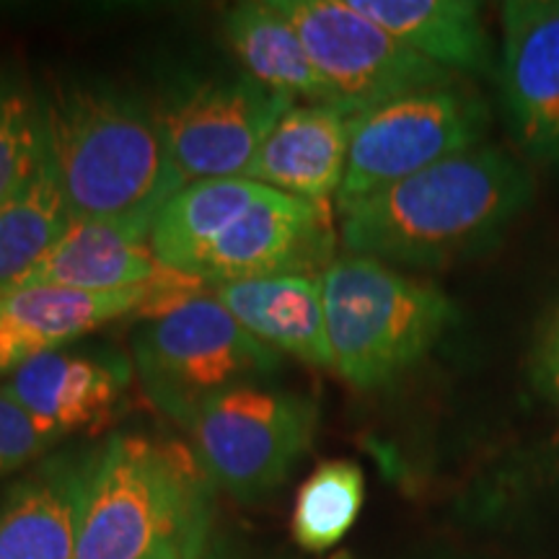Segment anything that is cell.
<instances>
[{
  "mask_svg": "<svg viewBox=\"0 0 559 559\" xmlns=\"http://www.w3.org/2000/svg\"><path fill=\"white\" fill-rule=\"evenodd\" d=\"M355 11L449 73H492L481 5L472 0H349Z\"/></svg>",
  "mask_w": 559,
  "mask_h": 559,
  "instance_id": "17",
  "label": "cell"
},
{
  "mask_svg": "<svg viewBox=\"0 0 559 559\" xmlns=\"http://www.w3.org/2000/svg\"><path fill=\"white\" fill-rule=\"evenodd\" d=\"M534 198L521 158L481 143L342 210L347 254L443 270L492 249Z\"/></svg>",
  "mask_w": 559,
  "mask_h": 559,
  "instance_id": "1",
  "label": "cell"
},
{
  "mask_svg": "<svg viewBox=\"0 0 559 559\" xmlns=\"http://www.w3.org/2000/svg\"><path fill=\"white\" fill-rule=\"evenodd\" d=\"M321 288L332 370L358 391L386 389L407 376L459 319L438 285L370 257H337Z\"/></svg>",
  "mask_w": 559,
  "mask_h": 559,
  "instance_id": "4",
  "label": "cell"
},
{
  "mask_svg": "<svg viewBox=\"0 0 559 559\" xmlns=\"http://www.w3.org/2000/svg\"><path fill=\"white\" fill-rule=\"evenodd\" d=\"M185 280L190 277H179V283H185ZM169 285H177V280L111 290L34 285V288L11 290L9 296L0 298V319L16 326L26 337L39 342L45 349H55L99 330L109 321L148 309L160 300Z\"/></svg>",
  "mask_w": 559,
  "mask_h": 559,
  "instance_id": "19",
  "label": "cell"
},
{
  "mask_svg": "<svg viewBox=\"0 0 559 559\" xmlns=\"http://www.w3.org/2000/svg\"><path fill=\"white\" fill-rule=\"evenodd\" d=\"M247 73L179 86L156 109L166 148L185 179L243 177L280 117L296 107Z\"/></svg>",
  "mask_w": 559,
  "mask_h": 559,
  "instance_id": "9",
  "label": "cell"
},
{
  "mask_svg": "<svg viewBox=\"0 0 559 559\" xmlns=\"http://www.w3.org/2000/svg\"><path fill=\"white\" fill-rule=\"evenodd\" d=\"M99 445H60L0 492V559H75Z\"/></svg>",
  "mask_w": 559,
  "mask_h": 559,
  "instance_id": "12",
  "label": "cell"
},
{
  "mask_svg": "<svg viewBox=\"0 0 559 559\" xmlns=\"http://www.w3.org/2000/svg\"><path fill=\"white\" fill-rule=\"evenodd\" d=\"M366 502V474L355 461L332 459L309 474L296 495L290 534L300 549L326 551L345 539Z\"/></svg>",
  "mask_w": 559,
  "mask_h": 559,
  "instance_id": "22",
  "label": "cell"
},
{
  "mask_svg": "<svg viewBox=\"0 0 559 559\" xmlns=\"http://www.w3.org/2000/svg\"><path fill=\"white\" fill-rule=\"evenodd\" d=\"M60 445H66V440L32 419L0 391V479L34 466Z\"/></svg>",
  "mask_w": 559,
  "mask_h": 559,
  "instance_id": "24",
  "label": "cell"
},
{
  "mask_svg": "<svg viewBox=\"0 0 559 559\" xmlns=\"http://www.w3.org/2000/svg\"><path fill=\"white\" fill-rule=\"evenodd\" d=\"M45 158L41 94L16 70H0V207L39 169Z\"/></svg>",
  "mask_w": 559,
  "mask_h": 559,
  "instance_id": "23",
  "label": "cell"
},
{
  "mask_svg": "<svg viewBox=\"0 0 559 559\" xmlns=\"http://www.w3.org/2000/svg\"><path fill=\"white\" fill-rule=\"evenodd\" d=\"M228 47L239 58L243 73L277 94L304 104H332L337 96L313 66L296 26L275 9L272 0L239 3L223 21Z\"/></svg>",
  "mask_w": 559,
  "mask_h": 559,
  "instance_id": "18",
  "label": "cell"
},
{
  "mask_svg": "<svg viewBox=\"0 0 559 559\" xmlns=\"http://www.w3.org/2000/svg\"><path fill=\"white\" fill-rule=\"evenodd\" d=\"M531 383L559 407V304L544 317L531 349Z\"/></svg>",
  "mask_w": 559,
  "mask_h": 559,
  "instance_id": "25",
  "label": "cell"
},
{
  "mask_svg": "<svg viewBox=\"0 0 559 559\" xmlns=\"http://www.w3.org/2000/svg\"><path fill=\"white\" fill-rule=\"evenodd\" d=\"M68 226L66 198L45 153L24 190L0 207V298L37 267Z\"/></svg>",
  "mask_w": 559,
  "mask_h": 559,
  "instance_id": "21",
  "label": "cell"
},
{
  "mask_svg": "<svg viewBox=\"0 0 559 559\" xmlns=\"http://www.w3.org/2000/svg\"><path fill=\"white\" fill-rule=\"evenodd\" d=\"M200 559H267V557L257 555V551H251L249 547H241L239 542L221 539V536L213 534V539H210Z\"/></svg>",
  "mask_w": 559,
  "mask_h": 559,
  "instance_id": "27",
  "label": "cell"
},
{
  "mask_svg": "<svg viewBox=\"0 0 559 559\" xmlns=\"http://www.w3.org/2000/svg\"><path fill=\"white\" fill-rule=\"evenodd\" d=\"M337 249L326 202H313L267 187L241 218L223 230L202 257L194 280H236L277 275H324Z\"/></svg>",
  "mask_w": 559,
  "mask_h": 559,
  "instance_id": "10",
  "label": "cell"
},
{
  "mask_svg": "<svg viewBox=\"0 0 559 559\" xmlns=\"http://www.w3.org/2000/svg\"><path fill=\"white\" fill-rule=\"evenodd\" d=\"M267 187L257 181L202 179L190 181L158 210L151 228V249L160 267L194 280L207 249L236 218L262 198Z\"/></svg>",
  "mask_w": 559,
  "mask_h": 559,
  "instance_id": "20",
  "label": "cell"
},
{
  "mask_svg": "<svg viewBox=\"0 0 559 559\" xmlns=\"http://www.w3.org/2000/svg\"><path fill=\"white\" fill-rule=\"evenodd\" d=\"M489 107L474 91L451 86L417 91L353 117L347 169L337 210L485 143Z\"/></svg>",
  "mask_w": 559,
  "mask_h": 559,
  "instance_id": "7",
  "label": "cell"
},
{
  "mask_svg": "<svg viewBox=\"0 0 559 559\" xmlns=\"http://www.w3.org/2000/svg\"><path fill=\"white\" fill-rule=\"evenodd\" d=\"M502 117L521 156L559 164V0L500 5Z\"/></svg>",
  "mask_w": 559,
  "mask_h": 559,
  "instance_id": "11",
  "label": "cell"
},
{
  "mask_svg": "<svg viewBox=\"0 0 559 559\" xmlns=\"http://www.w3.org/2000/svg\"><path fill=\"white\" fill-rule=\"evenodd\" d=\"M41 347L32 337H26L24 332H19L16 326L5 324L0 319V376L13 373V370L24 366L26 360H32L34 355H39Z\"/></svg>",
  "mask_w": 559,
  "mask_h": 559,
  "instance_id": "26",
  "label": "cell"
},
{
  "mask_svg": "<svg viewBox=\"0 0 559 559\" xmlns=\"http://www.w3.org/2000/svg\"><path fill=\"white\" fill-rule=\"evenodd\" d=\"M45 153L70 221H156L185 187L156 111L128 91L66 81L41 94Z\"/></svg>",
  "mask_w": 559,
  "mask_h": 559,
  "instance_id": "2",
  "label": "cell"
},
{
  "mask_svg": "<svg viewBox=\"0 0 559 559\" xmlns=\"http://www.w3.org/2000/svg\"><path fill=\"white\" fill-rule=\"evenodd\" d=\"M215 489L260 502L283 487L319 432V404L267 381L207 400L185 428Z\"/></svg>",
  "mask_w": 559,
  "mask_h": 559,
  "instance_id": "6",
  "label": "cell"
},
{
  "mask_svg": "<svg viewBox=\"0 0 559 559\" xmlns=\"http://www.w3.org/2000/svg\"><path fill=\"white\" fill-rule=\"evenodd\" d=\"M132 370L115 349L55 347L34 355L0 386L32 419L68 440L96 430L128 394Z\"/></svg>",
  "mask_w": 559,
  "mask_h": 559,
  "instance_id": "13",
  "label": "cell"
},
{
  "mask_svg": "<svg viewBox=\"0 0 559 559\" xmlns=\"http://www.w3.org/2000/svg\"><path fill=\"white\" fill-rule=\"evenodd\" d=\"M151 228L145 221H70L60 241L13 290L34 285L111 290L179 280L153 254Z\"/></svg>",
  "mask_w": 559,
  "mask_h": 559,
  "instance_id": "15",
  "label": "cell"
},
{
  "mask_svg": "<svg viewBox=\"0 0 559 559\" xmlns=\"http://www.w3.org/2000/svg\"><path fill=\"white\" fill-rule=\"evenodd\" d=\"M213 489L194 449L115 432L83 498L75 559H200L213 539Z\"/></svg>",
  "mask_w": 559,
  "mask_h": 559,
  "instance_id": "3",
  "label": "cell"
},
{
  "mask_svg": "<svg viewBox=\"0 0 559 559\" xmlns=\"http://www.w3.org/2000/svg\"><path fill=\"white\" fill-rule=\"evenodd\" d=\"M132 353L145 394L181 428L213 396L267 381L283 368V355L243 330L213 296L181 298L145 321Z\"/></svg>",
  "mask_w": 559,
  "mask_h": 559,
  "instance_id": "5",
  "label": "cell"
},
{
  "mask_svg": "<svg viewBox=\"0 0 559 559\" xmlns=\"http://www.w3.org/2000/svg\"><path fill=\"white\" fill-rule=\"evenodd\" d=\"M296 26L313 66L347 115L456 83V75L409 50L394 34L362 16L349 0H272Z\"/></svg>",
  "mask_w": 559,
  "mask_h": 559,
  "instance_id": "8",
  "label": "cell"
},
{
  "mask_svg": "<svg viewBox=\"0 0 559 559\" xmlns=\"http://www.w3.org/2000/svg\"><path fill=\"white\" fill-rule=\"evenodd\" d=\"M213 298L249 334L311 368L332 370L321 275H277L215 285Z\"/></svg>",
  "mask_w": 559,
  "mask_h": 559,
  "instance_id": "16",
  "label": "cell"
},
{
  "mask_svg": "<svg viewBox=\"0 0 559 559\" xmlns=\"http://www.w3.org/2000/svg\"><path fill=\"white\" fill-rule=\"evenodd\" d=\"M353 115L332 104H296L280 117L243 179L313 202L337 198Z\"/></svg>",
  "mask_w": 559,
  "mask_h": 559,
  "instance_id": "14",
  "label": "cell"
}]
</instances>
